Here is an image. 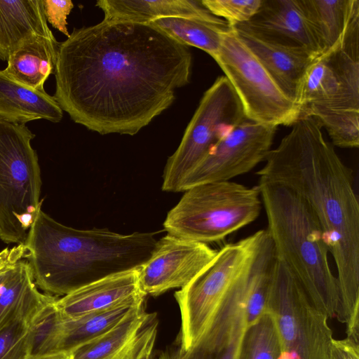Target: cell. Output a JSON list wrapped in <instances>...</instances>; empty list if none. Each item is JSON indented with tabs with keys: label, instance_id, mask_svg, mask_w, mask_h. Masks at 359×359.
<instances>
[{
	"label": "cell",
	"instance_id": "cell-17",
	"mask_svg": "<svg viewBox=\"0 0 359 359\" xmlns=\"http://www.w3.org/2000/svg\"><path fill=\"white\" fill-rule=\"evenodd\" d=\"M233 29L281 90L297 104L305 74L319 56L304 48L268 42L248 32Z\"/></svg>",
	"mask_w": 359,
	"mask_h": 359
},
{
	"label": "cell",
	"instance_id": "cell-16",
	"mask_svg": "<svg viewBox=\"0 0 359 359\" xmlns=\"http://www.w3.org/2000/svg\"><path fill=\"white\" fill-rule=\"evenodd\" d=\"M139 269L115 273L82 286L57 299V307L63 318L74 319L146 297L140 286Z\"/></svg>",
	"mask_w": 359,
	"mask_h": 359
},
{
	"label": "cell",
	"instance_id": "cell-36",
	"mask_svg": "<svg viewBox=\"0 0 359 359\" xmlns=\"http://www.w3.org/2000/svg\"><path fill=\"white\" fill-rule=\"evenodd\" d=\"M37 359H69L68 354L67 353H60L46 358H37Z\"/></svg>",
	"mask_w": 359,
	"mask_h": 359
},
{
	"label": "cell",
	"instance_id": "cell-14",
	"mask_svg": "<svg viewBox=\"0 0 359 359\" xmlns=\"http://www.w3.org/2000/svg\"><path fill=\"white\" fill-rule=\"evenodd\" d=\"M247 327L243 271L197 343L187 351L177 344L172 345L162 351L157 359H239Z\"/></svg>",
	"mask_w": 359,
	"mask_h": 359
},
{
	"label": "cell",
	"instance_id": "cell-22",
	"mask_svg": "<svg viewBox=\"0 0 359 359\" xmlns=\"http://www.w3.org/2000/svg\"><path fill=\"white\" fill-rule=\"evenodd\" d=\"M302 4L320 55L342 41L359 16V0H302Z\"/></svg>",
	"mask_w": 359,
	"mask_h": 359
},
{
	"label": "cell",
	"instance_id": "cell-23",
	"mask_svg": "<svg viewBox=\"0 0 359 359\" xmlns=\"http://www.w3.org/2000/svg\"><path fill=\"white\" fill-rule=\"evenodd\" d=\"M149 24L184 46L206 52L212 58L219 50L223 34L231 29L224 20L218 17H166L154 19Z\"/></svg>",
	"mask_w": 359,
	"mask_h": 359
},
{
	"label": "cell",
	"instance_id": "cell-13",
	"mask_svg": "<svg viewBox=\"0 0 359 359\" xmlns=\"http://www.w3.org/2000/svg\"><path fill=\"white\" fill-rule=\"evenodd\" d=\"M218 251L208 244L167 233L157 241L151 256L139 269L140 288L153 297L182 288L215 260Z\"/></svg>",
	"mask_w": 359,
	"mask_h": 359
},
{
	"label": "cell",
	"instance_id": "cell-12",
	"mask_svg": "<svg viewBox=\"0 0 359 359\" xmlns=\"http://www.w3.org/2000/svg\"><path fill=\"white\" fill-rule=\"evenodd\" d=\"M276 128L245 120L211 148L186 176L180 191L201 184L231 180L250 172L265 161Z\"/></svg>",
	"mask_w": 359,
	"mask_h": 359
},
{
	"label": "cell",
	"instance_id": "cell-31",
	"mask_svg": "<svg viewBox=\"0 0 359 359\" xmlns=\"http://www.w3.org/2000/svg\"><path fill=\"white\" fill-rule=\"evenodd\" d=\"M211 14L224 18L231 27L248 21L259 9L262 0H201Z\"/></svg>",
	"mask_w": 359,
	"mask_h": 359
},
{
	"label": "cell",
	"instance_id": "cell-30",
	"mask_svg": "<svg viewBox=\"0 0 359 359\" xmlns=\"http://www.w3.org/2000/svg\"><path fill=\"white\" fill-rule=\"evenodd\" d=\"M34 285L36 284L28 262L25 259L19 261L0 287V327Z\"/></svg>",
	"mask_w": 359,
	"mask_h": 359
},
{
	"label": "cell",
	"instance_id": "cell-15",
	"mask_svg": "<svg viewBox=\"0 0 359 359\" xmlns=\"http://www.w3.org/2000/svg\"><path fill=\"white\" fill-rule=\"evenodd\" d=\"M233 27L268 42L304 48L320 55L302 0H262L248 21Z\"/></svg>",
	"mask_w": 359,
	"mask_h": 359
},
{
	"label": "cell",
	"instance_id": "cell-20",
	"mask_svg": "<svg viewBox=\"0 0 359 359\" xmlns=\"http://www.w3.org/2000/svg\"><path fill=\"white\" fill-rule=\"evenodd\" d=\"M62 109L53 96L22 85L0 71V117L12 123L46 119L60 122Z\"/></svg>",
	"mask_w": 359,
	"mask_h": 359
},
{
	"label": "cell",
	"instance_id": "cell-21",
	"mask_svg": "<svg viewBox=\"0 0 359 359\" xmlns=\"http://www.w3.org/2000/svg\"><path fill=\"white\" fill-rule=\"evenodd\" d=\"M96 6L103 11L104 21L149 23L166 17H216L205 8L201 1L100 0L96 2Z\"/></svg>",
	"mask_w": 359,
	"mask_h": 359
},
{
	"label": "cell",
	"instance_id": "cell-35",
	"mask_svg": "<svg viewBox=\"0 0 359 359\" xmlns=\"http://www.w3.org/2000/svg\"><path fill=\"white\" fill-rule=\"evenodd\" d=\"M329 359H359V344L346 337L333 339Z\"/></svg>",
	"mask_w": 359,
	"mask_h": 359
},
{
	"label": "cell",
	"instance_id": "cell-8",
	"mask_svg": "<svg viewBox=\"0 0 359 359\" xmlns=\"http://www.w3.org/2000/svg\"><path fill=\"white\" fill-rule=\"evenodd\" d=\"M247 120L242 104L225 76L204 93L176 151L168 158L162 190L179 192L186 176L218 142Z\"/></svg>",
	"mask_w": 359,
	"mask_h": 359
},
{
	"label": "cell",
	"instance_id": "cell-34",
	"mask_svg": "<svg viewBox=\"0 0 359 359\" xmlns=\"http://www.w3.org/2000/svg\"><path fill=\"white\" fill-rule=\"evenodd\" d=\"M28 251L24 243L16 245L11 248H6L0 252V287L7 279L15 264L25 259Z\"/></svg>",
	"mask_w": 359,
	"mask_h": 359
},
{
	"label": "cell",
	"instance_id": "cell-2",
	"mask_svg": "<svg viewBox=\"0 0 359 359\" xmlns=\"http://www.w3.org/2000/svg\"><path fill=\"white\" fill-rule=\"evenodd\" d=\"M292 126L257 175L293 191L317 219L337 268V318L347 325L359 320V202L353 172L314 118L301 117Z\"/></svg>",
	"mask_w": 359,
	"mask_h": 359
},
{
	"label": "cell",
	"instance_id": "cell-24",
	"mask_svg": "<svg viewBox=\"0 0 359 359\" xmlns=\"http://www.w3.org/2000/svg\"><path fill=\"white\" fill-rule=\"evenodd\" d=\"M144 299L145 297L134 299L74 319L63 318L59 353H67L107 332L133 309L144 304Z\"/></svg>",
	"mask_w": 359,
	"mask_h": 359
},
{
	"label": "cell",
	"instance_id": "cell-33",
	"mask_svg": "<svg viewBox=\"0 0 359 359\" xmlns=\"http://www.w3.org/2000/svg\"><path fill=\"white\" fill-rule=\"evenodd\" d=\"M43 2L47 22L69 37L67 18L74 8L73 2L70 0H43Z\"/></svg>",
	"mask_w": 359,
	"mask_h": 359
},
{
	"label": "cell",
	"instance_id": "cell-25",
	"mask_svg": "<svg viewBox=\"0 0 359 359\" xmlns=\"http://www.w3.org/2000/svg\"><path fill=\"white\" fill-rule=\"evenodd\" d=\"M144 304L133 309L107 332L70 351L69 359H114L150 317Z\"/></svg>",
	"mask_w": 359,
	"mask_h": 359
},
{
	"label": "cell",
	"instance_id": "cell-1",
	"mask_svg": "<svg viewBox=\"0 0 359 359\" xmlns=\"http://www.w3.org/2000/svg\"><path fill=\"white\" fill-rule=\"evenodd\" d=\"M191 67L189 47L157 27L102 20L60 43L53 97L90 130L134 135L172 105Z\"/></svg>",
	"mask_w": 359,
	"mask_h": 359
},
{
	"label": "cell",
	"instance_id": "cell-27",
	"mask_svg": "<svg viewBox=\"0 0 359 359\" xmlns=\"http://www.w3.org/2000/svg\"><path fill=\"white\" fill-rule=\"evenodd\" d=\"M52 296L34 314L29 326V359L46 358L59 353L63 317Z\"/></svg>",
	"mask_w": 359,
	"mask_h": 359
},
{
	"label": "cell",
	"instance_id": "cell-18",
	"mask_svg": "<svg viewBox=\"0 0 359 359\" xmlns=\"http://www.w3.org/2000/svg\"><path fill=\"white\" fill-rule=\"evenodd\" d=\"M47 22L43 0H0V60L33 36L55 37Z\"/></svg>",
	"mask_w": 359,
	"mask_h": 359
},
{
	"label": "cell",
	"instance_id": "cell-3",
	"mask_svg": "<svg viewBox=\"0 0 359 359\" xmlns=\"http://www.w3.org/2000/svg\"><path fill=\"white\" fill-rule=\"evenodd\" d=\"M156 232L121 234L76 229L41 209L24 243L34 281L50 295L65 296L88 283L140 269L151 256Z\"/></svg>",
	"mask_w": 359,
	"mask_h": 359
},
{
	"label": "cell",
	"instance_id": "cell-11",
	"mask_svg": "<svg viewBox=\"0 0 359 359\" xmlns=\"http://www.w3.org/2000/svg\"><path fill=\"white\" fill-rule=\"evenodd\" d=\"M297 105L300 118L311 111H359V23L342 41L317 57L302 83Z\"/></svg>",
	"mask_w": 359,
	"mask_h": 359
},
{
	"label": "cell",
	"instance_id": "cell-4",
	"mask_svg": "<svg viewBox=\"0 0 359 359\" xmlns=\"http://www.w3.org/2000/svg\"><path fill=\"white\" fill-rule=\"evenodd\" d=\"M266 231L276 257L287 267L314 306L337 317L340 294L320 226L305 201L290 189L259 179Z\"/></svg>",
	"mask_w": 359,
	"mask_h": 359
},
{
	"label": "cell",
	"instance_id": "cell-28",
	"mask_svg": "<svg viewBox=\"0 0 359 359\" xmlns=\"http://www.w3.org/2000/svg\"><path fill=\"white\" fill-rule=\"evenodd\" d=\"M279 347L276 326L266 312L248 326L241 345L239 359H278Z\"/></svg>",
	"mask_w": 359,
	"mask_h": 359
},
{
	"label": "cell",
	"instance_id": "cell-10",
	"mask_svg": "<svg viewBox=\"0 0 359 359\" xmlns=\"http://www.w3.org/2000/svg\"><path fill=\"white\" fill-rule=\"evenodd\" d=\"M259 232L225 245L205 270L175 292L181 318L177 344L182 350L191 349L208 328L226 294L247 265Z\"/></svg>",
	"mask_w": 359,
	"mask_h": 359
},
{
	"label": "cell",
	"instance_id": "cell-29",
	"mask_svg": "<svg viewBox=\"0 0 359 359\" xmlns=\"http://www.w3.org/2000/svg\"><path fill=\"white\" fill-rule=\"evenodd\" d=\"M308 116L314 118L327 130L332 145L341 148L358 147L359 111L317 110Z\"/></svg>",
	"mask_w": 359,
	"mask_h": 359
},
{
	"label": "cell",
	"instance_id": "cell-9",
	"mask_svg": "<svg viewBox=\"0 0 359 359\" xmlns=\"http://www.w3.org/2000/svg\"><path fill=\"white\" fill-rule=\"evenodd\" d=\"M213 59L232 85L248 120L277 127L292 126L300 118L298 105L281 90L233 27L223 34Z\"/></svg>",
	"mask_w": 359,
	"mask_h": 359
},
{
	"label": "cell",
	"instance_id": "cell-26",
	"mask_svg": "<svg viewBox=\"0 0 359 359\" xmlns=\"http://www.w3.org/2000/svg\"><path fill=\"white\" fill-rule=\"evenodd\" d=\"M53 295L34 285L22 302L0 327V359H29V326L36 311Z\"/></svg>",
	"mask_w": 359,
	"mask_h": 359
},
{
	"label": "cell",
	"instance_id": "cell-5",
	"mask_svg": "<svg viewBox=\"0 0 359 359\" xmlns=\"http://www.w3.org/2000/svg\"><path fill=\"white\" fill-rule=\"evenodd\" d=\"M262 206L258 186L229 181L201 184L184 194L163 222L167 233L210 243L255 221Z\"/></svg>",
	"mask_w": 359,
	"mask_h": 359
},
{
	"label": "cell",
	"instance_id": "cell-7",
	"mask_svg": "<svg viewBox=\"0 0 359 359\" xmlns=\"http://www.w3.org/2000/svg\"><path fill=\"white\" fill-rule=\"evenodd\" d=\"M266 312L274 322L278 359H329L333 340L328 317L318 309L285 265L276 257Z\"/></svg>",
	"mask_w": 359,
	"mask_h": 359
},
{
	"label": "cell",
	"instance_id": "cell-6",
	"mask_svg": "<svg viewBox=\"0 0 359 359\" xmlns=\"http://www.w3.org/2000/svg\"><path fill=\"white\" fill-rule=\"evenodd\" d=\"M25 125L0 117V239L24 243L39 211L41 170Z\"/></svg>",
	"mask_w": 359,
	"mask_h": 359
},
{
	"label": "cell",
	"instance_id": "cell-19",
	"mask_svg": "<svg viewBox=\"0 0 359 359\" xmlns=\"http://www.w3.org/2000/svg\"><path fill=\"white\" fill-rule=\"evenodd\" d=\"M59 46L55 37L33 36L9 56L2 72L15 82L44 91L46 81L55 72Z\"/></svg>",
	"mask_w": 359,
	"mask_h": 359
},
{
	"label": "cell",
	"instance_id": "cell-32",
	"mask_svg": "<svg viewBox=\"0 0 359 359\" xmlns=\"http://www.w3.org/2000/svg\"><path fill=\"white\" fill-rule=\"evenodd\" d=\"M158 323L156 314L151 313L135 337L114 359H152Z\"/></svg>",
	"mask_w": 359,
	"mask_h": 359
}]
</instances>
